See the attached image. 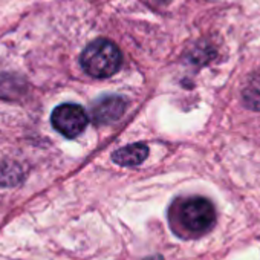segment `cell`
<instances>
[{"label":"cell","instance_id":"6da1fadb","mask_svg":"<svg viewBox=\"0 0 260 260\" xmlns=\"http://www.w3.org/2000/svg\"><path fill=\"white\" fill-rule=\"evenodd\" d=\"M122 63L118 46L106 39H98L89 43L80 55L83 71L93 78H109L115 75Z\"/></svg>","mask_w":260,"mask_h":260},{"label":"cell","instance_id":"7a4b0ae2","mask_svg":"<svg viewBox=\"0 0 260 260\" xmlns=\"http://www.w3.org/2000/svg\"><path fill=\"white\" fill-rule=\"evenodd\" d=\"M179 217L187 231L199 236L208 233L214 226L216 210L205 198H190L182 204Z\"/></svg>","mask_w":260,"mask_h":260},{"label":"cell","instance_id":"3957f363","mask_svg":"<svg viewBox=\"0 0 260 260\" xmlns=\"http://www.w3.org/2000/svg\"><path fill=\"white\" fill-rule=\"evenodd\" d=\"M51 122L58 134L66 138H77L81 135L89 122L86 110L80 104L64 103L52 110Z\"/></svg>","mask_w":260,"mask_h":260},{"label":"cell","instance_id":"277c9868","mask_svg":"<svg viewBox=\"0 0 260 260\" xmlns=\"http://www.w3.org/2000/svg\"><path fill=\"white\" fill-rule=\"evenodd\" d=\"M125 107L127 103L122 96L119 95L104 96L92 106V119L95 124H101V125L112 124L124 115Z\"/></svg>","mask_w":260,"mask_h":260},{"label":"cell","instance_id":"5b68a950","mask_svg":"<svg viewBox=\"0 0 260 260\" xmlns=\"http://www.w3.org/2000/svg\"><path fill=\"white\" fill-rule=\"evenodd\" d=\"M149 156V147L143 143L128 144L112 153V161L121 167H135L146 161Z\"/></svg>","mask_w":260,"mask_h":260},{"label":"cell","instance_id":"8992f818","mask_svg":"<svg viewBox=\"0 0 260 260\" xmlns=\"http://www.w3.org/2000/svg\"><path fill=\"white\" fill-rule=\"evenodd\" d=\"M243 103L248 109L260 112V77H252L242 92Z\"/></svg>","mask_w":260,"mask_h":260},{"label":"cell","instance_id":"52a82bcc","mask_svg":"<svg viewBox=\"0 0 260 260\" xmlns=\"http://www.w3.org/2000/svg\"><path fill=\"white\" fill-rule=\"evenodd\" d=\"M146 260H164L161 255H152V257H147Z\"/></svg>","mask_w":260,"mask_h":260},{"label":"cell","instance_id":"ba28073f","mask_svg":"<svg viewBox=\"0 0 260 260\" xmlns=\"http://www.w3.org/2000/svg\"><path fill=\"white\" fill-rule=\"evenodd\" d=\"M161 2H166V0H161Z\"/></svg>","mask_w":260,"mask_h":260}]
</instances>
